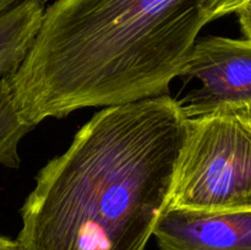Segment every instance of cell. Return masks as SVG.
<instances>
[{"instance_id":"5b68a950","label":"cell","mask_w":251,"mask_h":250,"mask_svg":"<svg viewBox=\"0 0 251 250\" xmlns=\"http://www.w3.org/2000/svg\"><path fill=\"white\" fill-rule=\"evenodd\" d=\"M152 237L159 250H251V211L166 208Z\"/></svg>"},{"instance_id":"52a82bcc","label":"cell","mask_w":251,"mask_h":250,"mask_svg":"<svg viewBox=\"0 0 251 250\" xmlns=\"http://www.w3.org/2000/svg\"><path fill=\"white\" fill-rule=\"evenodd\" d=\"M33 129L17 109L7 76L0 78V166L19 168L20 142Z\"/></svg>"},{"instance_id":"277c9868","label":"cell","mask_w":251,"mask_h":250,"mask_svg":"<svg viewBox=\"0 0 251 250\" xmlns=\"http://www.w3.org/2000/svg\"><path fill=\"white\" fill-rule=\"evenodd\" d=\"M178 77L201 82L176 100L186 119L251 110V39L212 36L196 41Z\"/></svg>"},{"instance_id":"7a4b0ae2","label":"cell","mask_w":251,"mask_h":250,"mask_svg":"<svg viewBox=\"0 0 251 250\" xmlns=\"http://www.w3.org/2000/svg\"><path fill=\"white\" fill-rule=\"evenodd\" d=\"M251 0H55L7 76L36 127L83 108L169 95L201 29Z\"/></svg>"},{"instance_id":"6da1fadb","label":"cell","mask_w":251,"mask_h":250,"mask_svg":"<svg viewBox=\"0 0 251 250\" xmlns=\"http://www.w3.org/2000/svg\"><path fill=\"white\" fill-rule=\"evenodd\" d=\"M185 136L169 95L100 109L38 172L16 240L24 250H147Z\"/></svg>"},{"instance_id":"9c48e42d","label":"cell","mask_w":251,"mask_h":250,"mask_svg":"<svg viewBox=\"0 0 251 250\" xmlns=\"http://www.w3.org/2000/svg\"><path fill=\"white\" fill-rule=\"evenodd\" d=\"M17 1H20V0H0V12L6 10L7 7H10L11 5L16 4Z\"/></svg>"},{"instance_id":"3957f363","label":"cell","mask_w":251,"mask_h":250,"mask_svg":"<svg viewBox=\"0 0 251 250\" xmlns=\"http://www.w3.org/2000/svg\"><path fill=\"white\" fill-rule=\"evenodd\" d=\"M167 208L251 211V110L186 119Z\"/></svg>"},{"instance_id":"8992f818","label":"cell","mask_w":251,"mask_h":250,"mask_svg":"<svg viewBox=\"0 0 251 250\" xmlns=\"http://www.w3.org/2000/svg\"><path fill=\"white\" fill-rule=\"evenodd\" d=\"M44 0H20L0 12V78L11 75L26 56L43 19Z\"/></svg>"},{"instance_id":"ba28073f","label":"cell","mask_w":251,"mask_h":250,"mask_svg":"<svg viewBox=\"0 0 251 250\" xmlns=\"http://www.w3.org/2000/svg\"><path fill=\"white\" fill-rule=\"evenodd\" d=\"M0 250H24L16 239L0 235Z\"/></svg>"}]
</instances>
